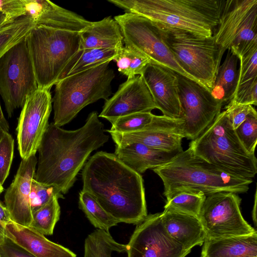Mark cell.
Masks as SVG:
<instances>
[{"instance_id": "9a60e30c", "label": "cell", "mask_w": 257, "mask_h": 257, "mask_svg": "<svg viewBox=\"0 0 257 257\" xmlns=\"http://www.w3.org/2000/svg\"><path fill=\"white\" fill-rule=\"evenodd\" d=\"M160 215H148L137 225L126 245L127 257H185L190 252L167 233Z\"/></svg>"}, {"instance_id": "e0dca14e", "label": "cell", "mask_w": 257, "mask_h": 257, "mask_svg": "<svg viewBox=\"0 0 257 257\" xmlns=\"http://www.w3.org/2000/svg\"><path fill=\"white\" fill-rule=\"evenodd\" d=\"M157 107L143 78L137 75L120 84L115 93L105 100L99 117L111 123L132 113L151 112Z\"/></svg>"}, {"instance_id": "7a4b0ae2", "label": "cell", "mask_w": 257, "mask_h": 257, "mask_svg": "<svg viewBox=\"0 0 257 257\" xmlns=\"http://www.w3.org/2000/svg\"><path fill=\"white\" fill-rule=\"evenodd\" d=\"M82 170V190L89 193L118 223L138 225L146 218L142 176L114 154L97 152Z\"/></svg>"}, {"instance_id": "60d3db41", "label": "cell", "mask_w": 257, "mask_h": 257, "mask_svg": "<svg viewBox=\"0 0 257 257\" xmlns=\"http://www.w3.org/2000/svg\"><path fill=\"white\" fill-rule=\"evenodd\" d=\"M0 12L7 16L8 21L26 16L24 0H0Z\"/></svg>"}, {"instance_id": "9c48e42d", "label": "cell", "mask_w": 257, "mask_h": 257, "mask_svg": "<svg viewBox=\"0 0 257 257\" xmlns=\"http://www.w3.org/2000/svg\"><path fill=\"white\" fill-rule=\"evenodd\" d=\"M212 36L224 53L237 57L257 47V0L224 1Z\"/></svg>"}, {"instance_id": "8992f818", "label": "cell", "mask_w": 257, "mask_h": 257, "mask_svg": "<svg viewBox=\"0 0 257 257\" xmlns=\"http://www.w3.org/2000/svg\"><path fill=\"white\" fill-rule=\"evenodd\" d=\"M110 62L66 77L55 84L52 98L53 123L59 127L70 122L84 107L112 94L115 77Z\"/></svg>"}, {"instance_id": "603a6c76", "label": "cell", "mask_w": 257, "mask_h": 257, "mask_svg": "<svg viewBox=\"0 0 257 257\" xmlns=\"http://www.w3.org/2000/svg\"><path fill=\"white\" fill-rule=\"evenodd\" d=\"M114 154L124 164L140 174L148 169L162 166L178 154L160 151L138 142L115 145Z\"/></svg>"}, {"instance_id": "d590c367", "label": "cell", "mask_w": 257, "mask_h": 257, "mask_svg": "<svg viewBox=\"0 0 257 257\" xmlns=\"http://www.w3.org/2000/svg\"><path fill=\"white\" fill-rule=\"evenodd\" d=\"M64 198L63 194L55 186L46 185L33 179L30 195L32 212H34L45 204L53 196Z\"/></svg>"}, {"instance_id": "f546056e", "label": "cell", "mask_w": 257, "mask_h": 257, "mask_svg": "<svg viewBox=\"0 0 257 257\" xmlns=\"http://www.w3.org/2000/svg\"><path fill=\"white\" fill-rule=\"evenodd\" d=\"M79 207L96 228L109 232L118 222L109 215L87 192L81 190L79 195Z\"/></svg>"}, {"instance_id": "1f68e13d", "label": "cell", "mask_w": 257, "mask_h": 257, "mask_svg": "<svg viewBox=\"0 0 257 257\" xmlns=\"http://www.w3.org/2000/svg\"><path fill=\"white\" fill-rule=\"evenodd\" d=\"M56 196L32 213V220L29 227L45 235H52L59 220L60 207Z\"/></svg>"}, {"instance_id": "4fadbf2b", "label": "cell", "mask_w": 257, "mask_h": 257, "mask_svg": "<svg viewBox=\"0 0 257 257\" xmlns=\"http://www.w3.org/2000/svg\"><path fill=\"white\" fill-rule=\"evenodd\" d=\"M178 93L183 114L185 138L199 136L221 112L222 103L206 87L177 73Z\"/></svg>"}, {"instance_id": "d6986e66", "label": "cell", "mask_w": 257, "mask_h": 257, "mask_svg": "<svg viewBox=\"0 0 257 257\" xmlns=\"http://www.w3.org/2000/svg\"><path fill=\"white\" fill-rule=\"evenodd\" d=\"M37 160L35 155L22 159L14 179L5 195V206L11 220L27 227L30 226L32 220L30 195Z\"/></svg>"}, {"instance_id": "cb8c5ba5", "label": "cell", "mask_w": 257, "mask_h": 257, "mask_svg": "<svg viewBox=\"0 0 257 257\" xmlns=\"http://www.w3.org/2000/svg\"><path fill=\"white\" fill-rule=\"evenodd\" d=\"M80 50L96 48L118 50L123 45V38L120 26L111 16L91 24L79 32Z\"/></svg>"}, {"instance_id": "8d00e7d4", "label": "cell", "mask_w": 257, "mask_h": 257, "mask_svg": "<svg viewBox=\"0 0 257 257\" xmlns=\"http://www.w3.org/2000/svg\"><path fill=\"white\" fill-rule=\"evenodd\" d=\"M14 140L8 132L2 131L0 137V184L8 177L13 161Z\"/></svg>"}, {"instance_id": "7dc6e473", "label": "cell", "mask_w": 257, "mask_h": 257, "mask_svg": "<svg viewBox=\"0 0 257 257\" xmlns=\"http://www.w3.org/2000/svg\"><path fill=\"white\" fill-rule=\"evenodd\" d=\"M4 191V188L3 187V185H2L0 184V194L3 192Z\"/></svg>"}, {"instance_id": "f1b7e54d", "label": "cell", "mask_w": 257, "mask_h": 257, "mask_svg": "<svg viewBox=\"0 0 257 257\" xmlns=\"http://www.w3.org/2000/svg\"><path fill=\"white\" fill-rule=\"evenodd\" d=\"M126 251V245L117 242L109 232L97 229L85 240L83 257H112L113 252Z\"/></svg>"}, {"instance_id": "2e32d148", "label": "cell", "mask_w": 257, "mask_h": 257, "mask_svg": "<svg viewBox=\"0 0 257 257\" xmlns=\"http://www.w3.org/2000/svg\"><path fill=\"white\" fill-rule=\"evenodd\" d=\"M183 118L155 115L152 122L142 130L130 133L105 132L116 146L138 142L160 151L178 154L183 151Z\"/></svg>"}, {"instance_id": "ab89813d", "label": "cell", "mask_w": 257, "mask_h": 257, "mask_svg": "<svg viewBox=\"0 0 257 257\" xmlns=\"http://www.w3.org/2000/svg\"><path fill=\"white\" fill-rule=\"evenodd\" d=\"M235 102L256 106L257 104V78L237 86L232 99Z\"/></svg>"}, {"instance_id": "8fae6325", "label": "cell", "mask_w": 257, "mask_h": 257, "mask_svg": "<svg viewBox=\"0 0 257 257\" xmlns=\"http://www.w3.org/2000/svg\"><path fill=\"white\" fill-rule=\"evenodd\" d=\"M114 19L120 26L125 46L144 54L151 62L195 81L178 64L156 24L142 16L131 13L125 12L115 16Z\"/></svg>"}, {"instance_id": "484cf974", "label": "cell", "mask_w": 257, "mask_h": 257, "mask_svg": "<svg viewBox=\"0 0 257 257\" xmlns=\"http://www.w3.org/2000/svg\"><path fill=\"white\" fill-rule=\"evenodd\" d=\"M224 60L219 66L212 89L213 96L224 105L233 97L238 78V58L229 50H227Z\"/></svg>"}, {"instance_id": "f6af8a7d", "label": "cell", "mask_w": 257, "mask_h": 257, "mask_svg": "<svg viewBox=\"0 0 257 257\" xmlns=\"http://www.w3.org/2000/svg\"><path fill=\"white\" fill-rule=\"evenodd\" d=\"M252 217L254 225L256 226V191H255L254 195V201L252 212Z\"/></svg>"}, {"instance_id": "5b68a950", "label": "cell", "mask_w": 257, "mask_h": 257, "mask_svg": "<svg viewBox=\"0 0 257 257\" xmlns=\"http://www.w3.org/2000/svg\"><path fill=\"white\" fill-rule=\"evenodd\" d=\"M194 155L234 176L252 179L257 173L255 155L239 141L225 110L221 112L189 147Z\"/></svg>"}, {"instance_id": "6da1fadb", "label": "cell", "mask_w": 257, "mask_h": 257, "mask_svg": "<svg viewBox=\"0 0 257 257\" xmlns=\"http://www.w3.org/2000/svg\"><path fill=\"white\" fill-rule=\"evenodd\" d=\"M105 132L96 111L90 112L84 125L75 130H66L51 122L38 150L33 179L66 194L91 153L108 142L109 136Z\"/></svg>"}, {"instance_id": "74e56055", "label": "cell", "mask_w": 257, "mask_h": 257, "mask_svg": "<svg viewBox=\"0 0 257 257\" xmlns=\"http://www.w3.org/2000/svg\"><path fill=\"white\" fill-rule=\"evenodd\" d=\"M238 58L239 68L237 86L257 78V47Z\"/></svg>"}, {"instance_id": "5bb4252c", "label": "cell", "mask_w": 257, "mask_h": 257, "mask_svg": "<svg viewBox=\"0 0 257 257\" xmlns=\"http://www.w3.org/2000/svg\"><path fill=\"white\" fill-rule=\"evenodd\" d=\"M50 90L38 88L22 107L17 127L18 148L22 159L35 155L49 124L52 108Z\"/></svg>"}, {"instance_id": "d4e9b609", "label": "cell", "mask_w": 257, "mask_h": 257, "mask_svg": "<svg viewBox=\"0 0 257 257\" xmlns=\"http://www.w3.org/2000/svg\"><path fill=\"white\" fill-rule=\"evenodd\" d=\"M201 257H257V231L246 235L206 238Z\"/></svg>"}, {"instance_id": "52a82bcc", "label": "cell", "mask_w": 257, "mask_h": 257, "mask_svg": "<svg viewBox=\"0 0 257 257\" xmlns=\"http://www.w3.org/2000/svg\"><path fill=\"white\" fill-rule=\"evenodd\" d=\"M38 88L49 89L80 49L79 32L36 26L26 38Z\"/></svg>"}, {"instance_id": "3957f363", "label": "cell", "mask_w": 257, "mask_h": 257, "mask_svg": "<svg viewBox=\"0 0 257 257\" xmlns=\"http://www.w3.org/2000/svg\"><path fill=\"white\" fill-rule=\"evenodd\" d=\"M165 29L203 37H212L218 25L223 0H108Z\"/></svg>"}, {"instance_id": "7c38bea8", "label": "cell", "mask_w": 257, "mask_h": 257, "mask_svg": "<svg viewBox=\"0 0 257 257\" xmlns=\"http://www.w3.org/2000/svg\"><path fill=\"white\" fill-rule=\"evenodd\" d=\"M241 200L238 194L230 192L206 197L198 217L206 238L246 235L256 231L243 218Z\"/></svg>"}, {"instance_id": "83f0119b", "label": "cell", "mask_w": 257, "mask_h": 257, "mask_svg": "<svg viewBox=\"0 0 257 257\" xmlns=\"http://www.w3.org/2000/svg\"><path fill=\"white\" fill-rule=\"evenodd\" d=\"M36 26L33 20L28 16L0 26V58L11 48L25 39Z\"/></svg>"}, {"instance_id": "7402d4cb", "label": "cell", "mask_w": 257, "mask_h": 257, "mask_svg": "<svg viewBox=\"0 0 257 257\" xmlns=\"http://www.w3.org/2000/svg\"><path fill=\"white\" fill-rule=\"evenodd\" d=\"M160 218L167 233L185 249L203 245L206 234L197 217L166 208Z\"/></svg>"}, {"instance_id": "4316f807", "label": "cell", "mask_w": 257, "mask_h": 257, "mask_svg": "<svg viewBox=\"0 0 257 257\" xmlns=\"http://www.w3.org/2000/svg\"><path fill=\"white\" fill-rule=\"evenodd\" d=\"M116 53L117 50L112 49L89 48L80 50L65 68L59 80L105 62H110Z\"/></svg>"}, {"instance_id": "44dd1931", "label": "cell", "mask_w": 257, "mask_h": 257, "mask_svg": "<svg viewBox=\"0 0 257 257\" xmlns=\"http://www.w3.org/2000/svg\"><path fill=\"white\" fill-rule=\"evenodd\" d=\"M5 235L36 257H76L71 250L49 240L37 230L12 220L6 225Z\"/></svg>"}, {"instance_id": "681fc988", "label": "cell", "mask_w": 257, "mask_h": 257, "mask_svg": "<svg viewBox=\"0 0 257 257\" xmlns=\"http://www.w3.org/2000/svg\"><path fill=\"white\" fill-rule=\"evenodd\" d=\"M0 257H2L1 254H0Z\"/></svg>"}, {"instance_id": "4dcf8cb0", "label": "cell", "mask_w": 257, "mask_h": 257, "mask_svg": "<svg viewBox=\"0 0 257 257\" xmlns=\"http://www.w3.org/2000/svg\"><path fill=\"white\" fill-rule=\"evenodd\" d=\"M112 60L116 62L118 71L127 77L141 75L150 59L141 53L127 46H122L117 51Z\"/></svg>"}, {"instance_id": "7bdbcfd3", "label": "cell", "mask_w": 257, "mask_h": 257, "mask_svg": "<svg viewBox=\"0 0 257 257\" xmlns=\"http://www.w3.org/2000/svg\"><path fill=\"white\" fill-rule=\"evenodd\" d=\"M11 220L9 212L5 205L0 201V245L5 238V230L7 224Z\"/></svg>"}, {"instance_id": "ee69618b", "label": "cell", "mask_w": 257, "mask_h": 257, "mask_svg": "<svg viewBox=\"0 0 257 257\" xmlns=\"http://www.w3.org/2000/svg\"><path fill=\"white\" fill-rule=\"evenodd\" d=\"M0 126L3 131L6 132H9V125L7 120L6 119L4 114L2 111L0 104Z\"/></svg>"}, {"instance_id": "836d02e7", "label": "cell", "mask_w": 257, "mask_h": 257, "mask_svg": "<svg viewBox=\"0 0 257 257\" xmlns=\"http://www.w3.org/2000/svg\"><path fill=\"white\" fill-rule=\"evenodd\" d=\"M155 114L151 112H142L120 117L111 123L106 131L118 133H130L142 130L153 121Z\"/></svg>"}, {"instance_id": "d6a6232c", "label": "cell", "mask_w": 257, "mask_h": 257, "mask_svg": "<svg viewBox=\"0 0 257 257\" xmlns=\"http://www.w3.org/2000/svg\"><path fill=\"white\" fill-rule=\"evenodd\" d=\"M206 197L202 192H181L167 199L164 208H170L198 218Z\"/></svg>"}, {"instance_id": "e575fe53", "label": "cell", "mask_w": 257, "mask_h": 257, "mask_svg": "<svg viewBox=\"0 0 257 257\" xmlns=\"http://www.w3.org/2000/svg\"><path fill=\"white\" fill-rule=\"evenodd\" d=\"M234 131L246 152L249 154L254 155L257 143V113L255 109Z\"/></svg>"}, {"instance_id": "ba28073f", "label": "cell", "mask_w": 257, "mask_h": 257, "mask_svg": "<svg viewBox=\"0 0 257 257\" xmlns=\"http://www.w3.org/2000/svg\"><path fill=\"white\" fill-rule=\"evenodd\" d=\"M157 26L180 66L211 92L224 54L213 36L203 37Z\"/></svg>"}, {"instance_id": "ac0fdd59", "label": "cell", "mask_w": 257, "mask_h": 257, "mask_svg": "<svg viewBox=\"0 0 257 257\" xmlns=\"http://www.w3.org/2000/svg\"><path fill=\"white\" fill-rule=\"evenodd\" d=\"M141 76L152 95L157 109L160 110L165 116L183 119L177 73L166 67L150 62Z\"/></svg>"}, {"instance_id": "c3c4849f", "label": "cell", "mask_w": 257, "mask_h": 257, "mask_svg": "<svg viewBox=\"0 0 257 257\" xmlns=\"http://www.w3.org/2000/svg\"><path fill=\"white\" fill-rule=\"evenodd\" d=\"M2 131L3 130H2V128H1V126H0V137H1V135Z\"/></svg>"}, {"instance_id": "bcb514c9", "label": "cell", "mask_w": 257, "mask_h": 257, "mask_svg": "<svg viewBox=\"0 0 257 257\" xmlns=\"http://www.w3.org/2000/svg\"><path fill=\"white\" fill-rule=\"evenodd\" d=\"M8 21H8L7 20V16L4 13L0 12V26L2 25Z\"/></svg>"}, {"instance_id": "ffe728a7", "label": "cell", "mask_w": 257, "mask_h": 257, "mask_svg": "<svg viewBox=\"0 0 257 257\" xmlns=\"http://www.w3.org/2000/svg\"><path fill=\"white\" fill-rule=\"evenodd\" d=\"M26 16L31 18L37 25L80 32L90 25L82 16L48 0H24Z\"/></svg>"}, {"instance_id": "30bf717a", "label": "cell", "mask_w": 257, "mask_h": 257, "mask_svg": "<svg viewBox=\"0 0 257 257\" xmlns=\"http://www.w3.org/2000/svg\"><path fill=\"white\" fill-rule=\"evenodd\" d=\"M38 88L26 39L0 58V95L9 117Z\"/></svg>"}, {"instance_id": "277c9868", "label": "cell", "mask_w": 257, "mask_h": 257, "mask_svg": "<svg viewBox=\"0 0 257 257\" xmlns=\"http://www.w3.org/2000/svg\"><path fill=\"white\" fill-rule=\"evenodd\" d=\"M153 170L163 182L167 200L183 192H202L206 196L220 192L244 193L252 182V179L228 174L195 156L189 148Z\"/></svg>"}, {"instance_id": "b9f144b4", "label": "cell", "mask_w": 257, "mask_h": 257, "mask_svg": "<svg viewBox=\"0 0 257 257\" xmlns=\"http://www.w3.org/2000/svg\"><path fill=\"white\" fill-rule=\"evenodd\" d=\"M0 254L2 257H36L7 237L0 245Z\"/></svg>"}, {"instance_id": "f35d334b", "label": "cell", "mask_w": 257, "mask_h": 257, "mask_svg": "<svg viewBox=\"0 0 257 257\" xmlns=\"http://www.w3.org/2000/svg\"><path fill=\"white\" fill-rule=\"evenodd\" d=\"M225 112L234 130L243 122L248 114L254 109L253 105L241 104L231 99L225 106Z\"/></svg>"}]
</instances>
